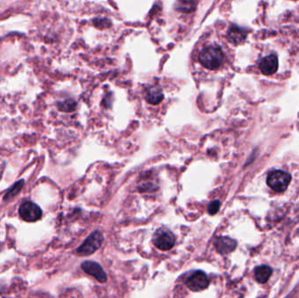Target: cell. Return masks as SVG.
<instances>
[{"label":"cell","mask_w":299,"mask_h":298,"mask_svg":"<svg viewBox=\"0 0 299 298\" xmlns=\"http://www.w3.org/2000/svg\"><path fill=\"white\" fill-rule=\"evenodd\" d=\"M82 269L83 270L85 273L95 277L98 282L104 283L107 281V274L104 272L103 268L100 266L97 263L90 262V261L84 262L82 264Z\"/></svg>","instance_id":"52a82bcc"},{"label":"cell","mask_w":299,"mask_h":298,"mask_svg":"<svg viewBox=\"0 0 299 298\" xmlns=\"http://www.w3.org/2000/svg\"><path fill=\"white\" fill-rule=\"evenodd\" d=\"M103 242H104V236L100 232L96 231L92 233L91 235L85 240V242L77 248L76 252L82 256L90 255L99 249L100 246L103 244Z\"/></svg>","instance_id":"3957f363"},{"label":"cell","mask_w":299,"mask_h":298,"mask_svg":"<svg viewBox=\"0 0 299 298\" xmlns=\"http://www.w3.org/2000/svg\"><path fill=\"white\" fill-rule=\"evenodd\" d=\"M259 68L265 76H272L278 68V59L274 54L266 56L260 61Z\"/></svg>","instance_id":"ba28073f"},{"label":"cell","mask_w":299,"mask_h":298,"mask_svg":"<svg viewBox=\"0 0 299 298\" xmlns=\"http://www.w3.org/2000/svg\"><path fill=\"white\" fill-rule=\"evenodd\" d=\"M20 217L25 221L27 222H34L41 218L42 211L40 207L35 203L31 201H26L20 206L19 209Z\"/></svg>","instance_id":"5b68a950"},{"label":"cell","mask_w":299,"mask_h":298,"mask_svg":"<svg viewBox=\"0 0 299 298\" xmlns=\"http://www.w3.org/2000/svg\"><path fill=\"white\" fill-rule=\"evenodd\" d=\"M291 176L283 171H272L268 176L267 184L272 190L282 192L287 189L289 185L291 183Z\"/></svg>","instance_id":"7a4b0ae2"},{"label":"cell","mask_w":299,"mask_h":298,"mask_svg":"<svg viewBox=\"0 0 299 298\" xmlns=\"http://www.w3.org/2000/svg\"><path fill=\"white\" fill-rule=\"evenodd\" d=\"M215 246L219 254H227L236 249L237 243L230 237L221 236L216 240Z\"/></svg>","instance_id":"9c48e42d"},{"label":"cell","mask_w":299,"mask_h":298,"mask_svg":"<svg viewBox=\"0 0 299 298\" xmlns=\"http://www.w3.org/2000/svg\"><path fill=\"white\" fill-rule=\"evenodd\" d=\"M94 24L96 27H98L99 29H104V28L109 27L111 25V23L107 19H96V20H94Z\"/></svg>","instance_id":"e0dca14e"},{"label":"cell","mask_w":299,"mask_h":298,"mask_svg":"<svg viewBox=\"0 0 299 298\" xmlns=\"http://www.w3.org/2000/svg\"><path fill=\"white\" fill-rule=\"evenodd\" d=\"M272 270L271 267L266 265L256 267L255 270V278L260 283H265L271 277Z\"/></svg>","instance_id":"7c38bea8"},{"label":"cell","mask_w":299,"mask_h":298,"mask_svg":"<svg viewBox=\"0 0 299 298\" xmlns=\"http://www.w3.org/2000/svg\"><path fill=\"white\" fill-rule=\"evenodd\" d=\"M199 60L205 68L209 70H217L223 64L224 54L219 47L210 46L200 52Z\"/></svg>","instance_id":"6da1fadb"},{"label":"cell","mask_w":299,"mask_h":298,"mask_svg":"<svg viewBox=\"0 0 299 298\" xmlns=\"http://www.w3.org/2000/svg\"><path fill=\"white\" fill-rule=\"evenodd\" d=\"M220 207L219 200H214L208 205V212L210 215H215L218 213Z\"/></svg>","instance_id":"2e32d148"},{"label":"cell","mask_w":299,"mask_h":298,"mask_svg":"<svg viewBox=\"0 0 299 298\" xmlns=\"http://www.w3.org/2000/svg\"><path fill=\"white\" fill-rule=\"evenodd\" d=\"M58 107L61 111L73 112L76 108V103L74 100H67L63 103H60Z\"/></svg>","instance_id":"9a60e30c"},{"label":"cell","mask_w":299,"mask_h":298,"mask_svg":"<svg viewBox=\"0 0 299 298\" xmlns=\"http://www.w3.org/2000/svg\"><path fill=\"white\" fill-rule=\"evenodd\" d=\"M186 284L191 291H201L208 288L209 285V279L205 272L197 271L187 279Z\"/></svg>","instance_id":"8992f818"},{"label":"cell","mask_w":299,"mask_h":298,"mask_svg":"<svg viewBox=\"0 0 299 298\" xmlns=\"http://www.w3.org/2000/svg\"><path fill=\"white\" fill-rule=\"evenodd\" d=\"M23 186H24V181H23V180L17 182V183L9 190L8 192L4 195V200H9V199H12L13 197H15V196L20 192V190L22 189Z\"/></svg>","instance_id":"4fadbf2b"},{"label":"cell","mask_w":299,"mask_h":298,"mask_svg":"<svg viewBox=\"0 0 299 298\" xmlns=\"http://www.w3.org/2000/svg\"><path fill=\"white\" fill-rule=\"evenodd\" d=\"M153 243L160 250H170L175 244V237L167 229L160 228L154 235Z\"/></svg>","instance_id":"277c9868"},{"label":"cell","mask_w":299,"mask_h":298,"mask_svg":"<svg viewBox=\"0 0 299 298\" xmlns=\"http://www.w3.org/2000/svg\"><path fill=\"white\" fill-rule=\"evenodd\" d=\"M227 38L228 41L234 45L241 44L247 38V32L243 28L237 27L236 25L231 26L228 29Z\"/></svg>","instance_id":"30bf717a"},{"label":"cell","mask_w":299,"mask_h":298,"mask_svg":"<svg viewBox=\"0 0 299 298\" xmlns=\"http://www.w3.org/2000/svg\"><path fill=\"white\" fill-rule=\"evenodd\" d=\"M163 99V95L162 90L159 87H150L145 93V100L147 103L157 105L160 104Z\"/></svg>","instance_id":"8fae6325"},{"label":"cell","mask_w":299,"mask_h":298,"mask_svg":"<svg viewBox=\"0 0 299 298\" xmlns=\"http://www.w3.org/2000/svg\"><path fill=\"white\" fill-rule=\"evenodd\" d=\"M196 8V3L194 2H185V1H180L177 3L176 9L180 12H193Z\"/></svg>","instance_id":"5bb4252c"}]
</instances>
